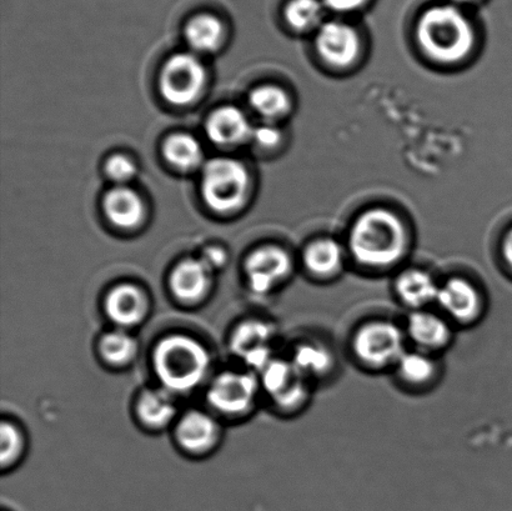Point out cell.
Instances as JSON below:
<instances>
[{"label":"cell","mask_w":512,"mask_h":511,"mask_svg":"<svg viewBox=\"0 0 512 511\" xmlns=\"http://www.w3.org/2000/svg\"><path fill=\"white\" fill-rule=\"evenodd\" d=\"M408 252V234L398 215L371 209L360 215L350 230L349 253L359 267L386 272L399 265Z\"/></svg>","instance_id":"obj_1"},{"label":"cell","mask_w":512,"mask_h":511,"mask_svg":"<svg viewBox=\"0 0 512 511\" xmlns=\"http://www.w3.org/2000/svg\"><path fill=\"white\" fill-rule=\"evenodd\" d=\"M416 38L423 52L440 63H458L475 44L473 24L453 4H436L421 13Z\"/></svg>","instance_id":"obj_2"},{"label":"cell","mask_w":512,"mask_h":511,"mask_svg":"<svg viewBox=\"0 0 512 511\" xmlns=\"http://www.w3.org/2000/svg\"><path fill=\"white\" fill-rule=\"evenodd\" d=\"M212 358L197 339L172 334L155 345L153 368L162 387L172 394L193 392L207 379Z\"/></svg>","instance_id":"obj_3"},{"label":"cell","mask_w":512,"mask_h":511,"mask_svg":"<svg viewBox=\"0 0 512 511\" xmlns=\"http://www.w3.org/2000/svg\"><path fill=\"white\" fill-rule=\"evenodd\" d=\"M409 347L404 325L389 318L364 320L349 339L351 358L370 373L393 372Z\"/></svg>","instance_id":"obj_4"},{"label":"cell","mask_w":512,"mask_h":511,"mask_svg":"<svg viewBox=\"0 0 512 511\" xmlns=\"http://www.w3.org/2000/svg\"><path fill=\"white\" fill-rule=\"evenodd\" d=\"M261 392L283 415H298L309 407L315 385L306 379L288 357H275L259 372Z\"/></svg>","instance_id":"obj_5"},{"label":"cell","mask_w":512,"mask_h":511,"mask_svg":"<svg viewBox=\"0 0 512 511\" xmlns=\"http://www.w3.org/2000/svg\"><path fill=\"white\" fill-rule=\"evenodd\" d=\"M248 187L247 169L237 160L218 158L205 165L203 197L215 212L228 213L239 208L247 197Z\"/></svg>","instance_id":"obj_6"},{"label":"cell","mask_w":512,"mask_h":511,"mask_svg":"<svg viewBox=\"0 0 512 511\" xmlns=\"http://www.w3.org/2000/svg\"><path fill=\"white\" fill-rule=\"evenodd\" d=\"M435 308L456 328L474 327L485 317L488 299L473 280L451 277L440 283Z\"/></svg>","instance_id":"obj_7"},{"label":"cell","mask_w":512,"mask_h":511,"mask_svg":"<svg viewBox=\"0 0 512 511\" xmlns=\"http://www.w3.org/2000/svg\"><path fill=\"white\" fill-rule=\"evenodd\" d=\"M261 392L254 373L225 372L210 384L208 403L227 418H244L255 409Z\"/></svg>","instance_id":"obj_8"},{"label":"cell","mask_w":512,"mask_h":511,"mask_svg":"<svg viewBox=\"0 0 512 511\" xmlns=\"http://www.w3.org/2000/svg\"><path fill=\"white\" fill-rule=\"evenodd\" d=\"M294 272L290 254L276 245H265L254 250L245 262L249 288L265 297L279 290Z\"/></svg>","instance_id":"obj_9"},{"label":"cell","mask_w":512,"mask_h":511,"mask_svg":"<svg viewBox=\"0 0 512 511\" xmlns=\"http://www.w3.org/2000/svg\"><path fill=\"white\" fill-rule=\"evenodd\" d=\"M403 325L410 347L430 354L445 353L456 337L455 325L436 308L409 312Z\"/></svg>","instance_id":"obj_10"},{"label":"cell","mask_w":512,"mask_h":511,"mask_svg":"<svg viewBox=\"0 0 512 511\" xmlns=\"http://www.w3.org/2000/svg\"><path fill=\"white\" fill-rule=\"evenodd\" d=\"M205 82V70L197 57L182 53L174 55L164 65L160 90L174 105H188L198 98Z\"/></svg>","instance_id":"obj_11"},{"label":"cell","mask_w":512,"mask_h":511,"mask_svg":"<svg viewBox=\"0 0 512 511\" xmlns=\"http://www.w3.org/2000/svg\"><path fill=\"white\" fill-rule=\"evenodd\" d=\"M276 330L269 322L248 319L234 329L230 337L233 353L253 370H263L275 358Z\"/></svg>","instance_id":"obj_12"},{"label":"cell","mask_w":512,"mask_h":511,"mask_svg":"<svg viewBox=\"0 0 512 511\" xmlns=\"http://www.w3.org/2000/svg\"><path fill=\"white\" fill-rule=\"evenodd\" d=\"M316 52L325 63L334 68H348L360 54L359 33L350 24L330 20L316 30Z\"/></svg>","instance_id":"obj_13"},{"label":"cell","mask_w":512,"mask_h":511,"mask_svg":"<svg viewBox=\"0 0 512 511\" xmlns=\"http://www.w3.org/2000/svg\"><path fill=\"white\" fill-rule=\"evenodd\" d=\"M290 362L316 387L339 369L338 354L328 342L316 337L301 338L290 349Z\"/></svg>","instance_id":"obj_14"},{"label":"cell","mask_w":512,"mask_h":511,"mask_svg":"<svg viewBox=\"0 0 512 511\" xmlns=\"http://www.w3.org/2000/svg\"><path fill=\"white\" fill-rule=\"evenodd\" d=\"M396 383L410 393H425L439 384L443 375L440 355L409 347L393 369Z\"/></svg>","instance_id":"obj_15"},{"label":"cell","mask_w":512,"mask_h":511,"mask_svg":"<svg viewBox=\"0 0 512 511\" xmlns=\"http://www.w3.org/2000/svg\"><path fill=\"white\" fill-rule=\"evenodd\" d=\"M104 310L118 329L130 330L139 327L148 318L150 299L137 285L119 284L105 297Z\"/></svg>","instance_id":"obj_16"},{"label":"cell","mask_w":512,"mask_h":511,"mask_svg":"<svg viewBox=\"0 0 512 511\" xmlns=\"http://www.w3.org/2000/svg\"><path fill=\"white\" fill-rule=\"evenodd\" d=\"M222 428L212 415L199 410L184 414L175 427V440L183 452L205 455L218 447Z\"/></svg>","instance_id":"obj_17"},{"label":"cell","mask_w":512,"mask_h":511,"mask_svg":"<svg viewBox=\"0 0 512 511\" xmlns=\"http://www.w3.org/2000/svg\"><path fill=\"white\" fill-rule=\"evenodd\" d=\"M212 274L213 270L202 259H185L170 274V290L178 302L198 305L212 290Z\"/></svg>","instance_id":"obj_18"},{"label":"cell","mask_w":512,"mask_h":511,"mask_svg":"<svg viewBox=\"0 0 512 511\" xmlns=\"http://www.w3.org/2000/svg\"><path fill=\"white\" fill-rule=\"evenodd\" d=\"M440 283L428 270L408 268L394 282L396 300L409 312L435 308Z\"/></svg>","instance_id":"obj_19"},{"label":"cell","mask_w":512,"mask_h":511,"mask_svg":"<svg viewBox=\"0 0 512 511\" xmlns=\"http://www.w3.org/2000/svg\"><path fill=\"white\" fill-rule=\"evenodd\" d=\"M345 252L334 239L314 240L304 250L303 264L311 279L331 282L340 277L345 267Z\"/></svg>","instance_id":"obj_20"},{"label":"cell","mask_w":512,"mask_h":511,"mask_svg":"<svg viewBox=\"0 0 512 511\" xmlns=\"http://www.w3.org/2000/svg\"><path fill=\"white\" fill-rule=\"evenodd\" d=\"M253 130L242 110L235 107L215 110L207 122L209 139L222 147H233L247 142L252 139Z\"/></svg>","instance_id":"obj_21"},{"label":"cell","mask_w":512,"mask_h":511,"mask_svg":"<svg viewBox=\"0 0 512 511\" xmlns=\"http://www.w3.org/2000/svg\"><path fill=\"white\" fill-rule=\"evenodd\" d=\"M135 410L140 423L153 432L167 429L178 413L173 394L164 388L144 390L139 395Z\"/></svg>","instance_id":"obj_22"},{"label":"cell","mask_w":512,"mask_h":511,"mask_svg":"<svg viewBox=\"0 0 512 511\" xmlns=\"http://www.w3.org/2000/svg\"><path fill=\"white\" fill-rule=\"evenodd\" d=\"M104 209L110 222L120 228H134L143 218V203L139 195L128 188H117L107 194Z\"/></svg>","instance_id":"obj_23"},{"label":"cell","mask_w":512,"mask_h":511,"mask_svg":"<svg viewBox=\"0 0 512 511\" xmlns=\"http://www.w3.org/2000/svg\"><path fill=\"white\" fill-rule=\"evenodd\" d=\"M98 350L104 363L113 368H124L137 358L139 344L128 330L115 329L103 335Z\"/></svg>","instance_id":"obj_24"},{"label":"cell","mask_w":512,"mask_h":511,"mask_svg":"<svg viewBox=\"0 0 512 511\" xmlns=\"http://www.w3.org/2000/svg\"><path fill=\"white\" fill-rule=\"evenodd\" d=\"M223 24L217 17L200 14L194 17L185 29L190 47L200 53H210L222 44Z\"/></svg>","instance_id":"obj_25"},{"label":"cell","mask_w":512,"mask_h":511,"mask_svg":"<svg viewBox=\"0 0 512 511\" xmlns=\"http://www.w3.org/2000/svg\"><path fill=\"white\" fill-rule=\"evenodd\" d=\"M325 10L323 0H289L284 17L289 27L298 32H309L324 24Z\"/></svg>","instance_id":"obj_26"},{"label":"cell","mask_w":512,"mask_h":511,"mask_svg":"<svg viewBox=\"0 0 512 511\" xmlns=\"http://www.w3.org/2000/svg\"><path fill=\"white\" fill-rule=\"evenodd\" d=\"M256 113L266 120H276L289 113L291 100L283 88L276 85H261L253 90L249 99Z\"/></svg>","instance_id":"obj_27"},{"label":"cell","mask_w":512,"mask_h":511,"mask_svg":"<svg viewBox=\"0 0 512 511\" xmlns=\"http://www.w3.org/2000/svg\"><path fill=\"white\" fill-rule=\"evenodd\" d=\"M164 155L174 167L183 170L198 168L203 160V150L198 140L188 134H175L164 144Z\"/></svg>","instance_id":"obj_28"},{"label":"cell","mask_w":512,"mask_h":511,"mask_svg":"<svg viewBox=\"0 0 512 511\" xmlns=\"http://www.w3.org/2000/svg\"><path fill=\"white\" fill-rule=\"evenodd\" d=\"M25 452V438L18 425L3 420L0 428V462L3 472L15 467L23 458Z\"/></svg>","instance_id":"obj_29"},{"label":"cell","mask_w":512,"mask_h":511,"mask_svg":"<svg viewBox=\"0 0 512 511\" xmlns=\"http://www.w3.org/2000/svg\"><path fill=\"white\" fill-rule=\"evenodd\" d=\"M107 173L110 178L118 183H127L137 174L134 163L124 155H114L107 163Z\"/></svg>","instance_id":"obj_30"},{"label":"cell","mask_w":512,"mask_h":511,"mask_svg":"<svg viewBox=\"0 0 512 511\" xmlns=\"http://www.w3.org/2000/svg\"><path fill=\"white\" fill-rule=\"evenodd\" d=\"M283 139V134L279 128L274 127L271 124L261 125V127L255 128L252 134V140L261 148H274Z\"/></svg>","instance_id":"obj_31"},{"label":"cell","mask_w":512,"mask_h":511,"mask_svg":"<svg viewBox=\"0 0 512 511\" xmlns=\"http://www.w3.org/2000/svg\"><path fill=\"white\" fill-rule=\"evenodd\" d=\"M325 8L339 14L354 13L364 8L369 0H323Z\"/></svg>","instance_id":"obj_32"},{"label":"cell","mask_w":512,"mask_h":511,"mask_svg":"<svg viewBox=\"0 0 512 511\" xmlns=\"http://www.w3.org/2000/svg\"><path fill=\"white\" fill-rule=\"evenodd\" d=\"M202 260L214 272L215 269H220L227 263V254L223 249L209 248L205 250Z\"/></svg>","instance_id":"obj_33"},{"label":"cell","mask_w":512,"mask_h":511,"mask_svg":"<svg viewBox=\"0 0 512 511\" xmlns=\"http://www.w3.org/2000/svg\"><path fill=\"white\" fill-rule=\"evenodd\" d=\"M503 257L505 259L506 264L509 265V268L512 270V229L504 239L503 243Z\"/></svg>","instance_id":"obj_34"},{"label":"cell","mask_w":512,"mask_h":511,"mask_svg":"<svg viewBox=\"0 0 512 511\" xmlns=\"http://www.w3.org/2000/svg\"><path fill=\"white\" fill-rule=\"evenodd\" d=\"M454 2L466 4V3H473V2H475V0H454Z\"/></svg>","instance_id":"obj_35"}]
</instances>
